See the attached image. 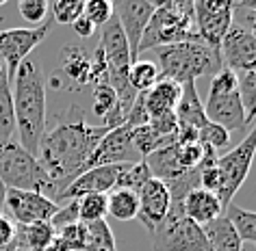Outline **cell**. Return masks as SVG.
Masks as SVG:
<instances>
[{"instance_id":"14","label":"cell","mask_w":256,"mask_h":251,"mask_svg":"<svg viewBox=\"0 0 256 251\" xmlns=\"http://www.w3.org/2000/svg\"><path fill=\"white\" fill-rule=\"evenodd\" d=\"M204 113H206L208 121L226 128L228 132H248V119L239 98V89H234V91H208Z\"/></svg>"},{"instance_id":"11","label":"cell","mask_w":256,"mask_h":251,"mask_svg":"<svg viewBox=\"0 0 256 251\" xmlns=\"http://www.w3.org/2000/svg\"><path fill=\"white\" fill-rule=\"evenodd\" d=\"M113 15L126 35V41L130 46L132 63L139 61V41L144 37V30L148 28L150 17L154 15L156 4L154 0H115Z\"/></svg>"},{"instance_id":"12","label":"cell","mask_w":256,"mask_h":251,"mask_svg":"<svg viewBox=\"0 0 256 251\" xmlns=\"http://www.w3.org/2000/svg\"><path fill=\"white\" fill-rule=\"evenodd\" d=\"M4 208L9 210L14 223L30 225V223L50 221L56 215V210H59V204H54L50 197L42 195V193H35V191L7 189Z\"/></svg>"},{"instance_id":"27","label":"cell","mask_w":256,"mask_h":251,"mask_svg":"<svg viewBox=\"0 0 256 251\" xmlns=\"http://www.w3.org/2000/svg\"><path fill=\"white\" fill-rule=\"evenodd\" d=\"M152 178V173L148 169V165L144 160L139 163H130V165H124L118 176V182H115V189H124V191H130V193H139L142 186L148 182Z\"/></svg>"},{"instance_id":"24","label":"cell","mask_w":256,"mask_h":251,"mask_svg":"<svg viewBox=\"0 0 256 251\" xmlns=\"http://www.w3.org/2000/svg\"><path fill=\"white\" fill-rule=\"evenodd\" d=\"M106 202H108V215L113 219H118V221H132V219H137V212H139L137 193L113 189L106 195Z\"/></svg>"},{"instance_id":"7","label":"cell","mask_w":256,"mask_h":251,"mask_svg":"<svg viewBox=\"0 0 256 251\" xmlns=\"http://www.w3.org/2000/svg\"><path fill=\"white\" fill-rule=\"evenodd\" d=\"M154 251H213L200 225L189 221L182 206L172 204L168 217L152 232Z\"/></svg>"},{"instance_id":"31","label":"cell","mask_w":256,"mask_h":251,"mask_svg":"<svg viewBox=\"0 0 256 251\" xmlns=\"http://www.w3.org/2000/svg\"><path fill=\"white\" fill-rule=\"evenodd\" d=\"M176 145H178V163L187 171L198 169L202 165V160L206 158V154L213 152L206 145H202L200 141H189V143H178L176 141Z\"/></svg>"},{"instance_id":"23","label":"cell","mask_w":256,"mask_h":251,"mask_svg":"<svg viewBox=\"0 0 256 251\" xmlns=\"http://www.w3.org/2000/svg\"><path fill=\"white\" fill-rule=\"evenodd\" d=\"M204 234L213 251H243V243L236 230L232 228V223L228 221L226 215L217 217L215 221H210L208 225H204Z\"/></svg>"},{"instance_id":"30","label":"cell","mask_w":256,"mask_h":251,"mask_svg":"<svg viewBox=\"0 0 256 251\" xmlns=\"http://www.w3.org/2000/svg\"><path fill=\"white\" fill-rule=\"evenodd\" d=\"M78 202V217H80V223H94V221H102L106 219L108 215V202H106V195H85Z\"/></svg>"},{"instance_id":"26","label":"cell","mask_w":256,"mask_h":251,"mask_svg":"<svg viewBox=\"0 0 256 251\" xmlns=\"http://www.w3.org/2000/svg\"><path fill=\"white\" fill-rule=\"evenodd\" d=\"M158 78H161V76H158L156 63L146 61V59L135 61L130 65V69H128V82H130L137 93H144V91H148V89H152L158 82Z\"/></svg>"},{"instance_id":"46","label":"cell","mask_w":256,"mask_h":251,"mask_svg":"<svg viewBox=\"0 0 256 251\" xmlns=\"http://www.w3.org/2000/svg\"><path fill=\"white\" fill-rule=\"evenodd\" d=\"M18 251H24V249H18Z\"/></svg>"},{"instance_id":"8","label":"cell","mask_w":256,"mask_h":251,"mask_svg":"<svg viewBox=\"0 0 256 251\" xmlns=\"http://www.w3.org/2000/svg\"><path fill=\"white\" fill-rule=\"evenodd\" d=\"M194 11L198 39L213 52L220 54L224 35L228 33L234 17V2H228V0H198V2H194Z\"/></svg>"},{"instance_id":"13","label":"cell","mask_w":256,"mask_h":251,"mask_svg":"<svg viewBox=\"0 0 256 251\" xmlns=\"http://www.w3.org/2000/svg\"><path fill=\"white\" fill-rule=\"evenodd\" d=\"M220 54L224 67L232 72H256V39L241 24H230L228 33L224 35Z\"/></svg>"},{"instance_id":"41","label":"cell","mask_w":256,"mask_h":251,"mask_svg":"<svg viewBox=\"0 0 256 251\" xmlns=\"http://www.w3.org/2000/svg\"><path fill=\"white\" fill-rule=\"evenodd\" d=\"M239 9V7H234V11ZM243 11V20H246V26H248V33L256 39V11H246V9H239ZM243 26V28H246Z\"/></svg>"},{"instance_id":"40","label":"cell","mask_w":256,"mask_h":251,"mask_svg":"<svg viewBox=\"0 0 256 251\" xmlns=\"http://www.w3.org/2000/svg\"><path fill=\"white\" fill-rule=\"evenodd\" d=\"M72 28H74V33H76V35L82 37V39H87V37H92V35L96 33V26H94V24L87 20L85 15L76 17V20L72 22Z\"/></svg>"},{"instance_id":"20","label":"cell","mask_w":256,"mask_h":251,"mask_svg":"<svg viewBox=\"0 0 256 251\" xmlns=\"http://www.w3.org/2000/svg\"><path fill=\"white\" fill-rule=\"evenodd\" d=\"M180 91H182L180 85L165 80V78H158L154 87L144 91V104H146V111H148L150 119L174 115L176 104L180 100Z\"/></svg>"},{"instance_id":"33","label":"cell","mask_w":256,"mask_h":251,"mask_svg":"<svg viewBox=\"0 0 256 251\" xmlns=\"http://www.w3.org/2000/svg\"><path fill=\"white\" fill-rule=\"evenodd\" d=\"M198 141L217 154L220 150H224V147H228V143H230V132L226 130V128H222V126L213 124V121H208V124L204 126L200 132H198Z\"/></svg>"},{"instance_id":"29","label":"cell","mask_w":256,"mask_h":251,"mask_svg":"<svg viewBox=\"0 0 256 251\" xmlns=\"http://www.w3.org/2000/svg\"><path fill=\"white\" fill-rule=\"evenodd\" d=\"M87 228V251H118L115 249V236L108 228L106 219L94 223H85Z\"/></svg>"},{"instance_id":"2","label":"cell","mask_w":256,"mask_h":251,"mask_svg":"<svg viewBox=\"0 0 256 251\" xmlns=\"http://www.w3.org/2000/svg\"><path fill=\"white\" fill-rule=\"evenodd\" d=\"M46 76L40 61L26 59L14 76L11 95L18 143L33 156H37L40 143L46 134Z\"/></svg>"},{"instance_id":"1","label":"cell","mask_w":256,"mask_h":251,"mask_svg":"<svg viewBox=\"0 0 256 251\" xmlns=\"http://www.w3.org/2000/svg\"><path fill=\"white\" fill-rule=\"evenodd\" d=\"M106 132L104 126H89L80 106H70L66 117H61L52 130H46L37 150V160L52 182L54 204L68 184L80 176L87 158Z\"/></svg>"},{"instance_id":"43","label":"cell","mask_w":256,"mask_h":251,"mask_svg":"<svg viewBox=\"0 0 256 251\" xmlns=\"http://www.w3.org/2000/svg\"><path fill=\"white\" fill-rule=\"evenodd\" d=\"M4 199H7V186L0 182V215H4Z\"/></svg>"},{"instance_id":"19","label":"cell","mask_w":256,"mask_h":251,"mask_svg":"<svg viewBox=\"0 0 256 251\" xmlns=\"http://www.w3.org/2000/svg\"><path fill=\"white\" fill-rule=\"evenodd\" d=\"M182 212L189 221L204 228V225H208L210 221H215L217 217L224 215V206L215 193L198 186V189L189 191L187 197L182 199Z\"/></svg>"},{"instance_id":"45","label":"cell","mask_w":256,"mask_h":251,"mask_svg":"<svg viewBox=\"0 0 256 251\" xmlns=\"http://www.w3.org/2000/svg\"><path fill=\"white\" fill-rule=\"evenodd\" d=\"M0 147H2V141H0Z\"/></svg>"},{"instance_id":"5","label":"cell","mask_w":256,"mask_h":251,"mask_svg":"<svg viewBox=\"0 0 256 251\" xmlns=\"http://www.w3.org/2000/svg\"><path fill=\"white\" fill-rule=\"evenodd\" d=\"M0 182L7 189L35 191L52 199V182L40 160L20 147L18 141H4L0 147Z\"/></svg>"},{"instance_id":"25","label":"cell","mask_w":256,"mask_h":251,"mask_svg":"<svg viewBox=\"0 0 256 251\" xmlns=\"http://www.w3.org/2000/svg\"><path fill=\"white\" fill-rule=\"evenodd\" d=\"M224 215H226L228 221L232 223V228L236 230L241 243H250L256 247V212L230 204L228 208L224 210Z\"/></svg>"},{"instance_id":"17","label":"cell","mask_w":256,"mask_h":251,"mask_svg":"<svg viewBox=\"0 0 256 251\" xmlns=\"http://www.w3.org/2000/svg\"><path fill=\"white\" fill-rule=\"evenodd\" d=\"M102 54L106 59L108 72H128L132 65V54H130V46L126 41V35L122 26L115 20V15L102 26L100 33V46Z\"/></svg>"},{"instance_id":"36","label":"cell","mask_w":256,"mask_h":251,"mask_svg":"<svg viewBox=\"0 0 256 251\" xmlns=\"http://www.w3.org/2000/svg\"><path fill=\"white\" fill-rule=\"evenodd\" d=\"M56 236L68 245L72 251H87V228L85 223H74L56 232Z\"/></svg>"},{"instance_id":"35","label":"cell","mask_w":256,"mask_h":251,"mask_svg":"<svg viewBox=\"0 0 256 251\" xmlns=\"http://www.w3.org/2000/svg\"><path fill=\"white\" fill-rule=\"evenodd\" d=\"M82 15H85L96 28L104 26L113 17V4L108 2V0H87L85 7H82Z\"/></svg>"},{"instance_id":"37","label":"cell","mask_w":256,"mask_h":251,"mask_svg":"<svg viewBox=\"0 0 256 251\" xmlns=\"http://www.w3.org/2000/svg\"><path fill=\"white\" fill-rule=\"evenodd\" d=\"M18 11L26 22L30 24H44L48 15V2L46 0H22L18 4Z\"/></svg>"},{"instance_id":"15","label":"cell","mask_w":256,"mask_h":251,"mask_svg":"<svg viewBox=\"0 0 256 251\" xmlns=\"http://www.w3.org/2000/svg\"><path fill=\"white\" fill-rule=\"evenodd\" d=\"M124 165H104V167H94L80 176H76L72 182L68 184V189L61 193L59 202H74V199H80L85 195H108L115 189V182H118V176Z\"/></svg>"},{"instance_id":"39","label":"cell","mask_w":256,"mask_h":251,"mask_svg":"<svg viewBox=\"0 0 256 251\" xmlns=\"http://www.w3.org/2000/svg\"><path fill=\"white\" fill-rule=\"evenodd\" d=\"M14 238H16V223L11 221V217L0 215V251H9Z\"/></svg>"},{"instance_id":"16","label":"cell","mask_w":256,"mask_h":251,"mask_svg":"<svg viewBox=\"0 0 256 251\" xmlns=\"http://www.w3.org/2000/svg\"><path fill=\"white\" fill-rule=\"evenodd\" d=\"M139 199V212L137 219L144 223V228L150 232L156 230V225L168 217L170 206H172V197H170V189L165 186L161 180L150 178L148 182L142 186V191L137 193Z\"/></svg>"},{"instance_id":"21","label":"cell","mask_w":256,"mask_h":251,"mask_svg":"<svg viewBox=\"0 0 256 251\" xmlns=\"http://www.w3.org/2000/svg\"><path fill=\"white\" fill-rule=\"evenodd\" d=\"M56 236L54 228L50 225V221L42 223H30V225H18L16 223V238L11 243L9 251H44L52 243V238Z\"/></svg>"},{"instance_id":"3","label":"cell","mask_w":256,"mask_h":251,"mask_svg":"<svg viewBox=\"0 0 256 251\" xmlns=\"http://www.w3.org/2000/svg\"><path fill=\"white\" fill-rule=\"evenodd\" d=\"M158 76L176 85L196 82L202 76H215L224 67L222 56L202 41H182L156 48Z\"/></svg>"},{"instance_id":"9","label":"cell","mask_w":256,"mask_h":251,"mask_svg":"<svg viewBox=\"0 0 256 251\" xmlns=\"http://www.w3.org/2000/svg\"><path fill=\"white\" fill-rule=\"evenodd\" d=\"M52 28V20L40 24L35 28H7L0 30V59L9 74V82H14L18 67L28 59V54L46 39Z\"/></svg>"},{"instance_id":"32","label":"cell","mask_w":256,"mask_h":251,"mask_svg":"<svg viewBox=\"0 0 256 251\" xmlns=\"http://www.w3.org/2000/svg\"><path fill=\"white\" fill-rule=\"evenodd\" d=\"M239 98L250 126L256 119V72H246L239 78Z\"/></svg>"},{"instance_id":"4","label":"cell","mask_w":256,"mask_h":251,"mask_svg":"<svg viewBox=\"0 0 256 251\" xmlns=\"http://www.w3.org/2000/svg\"><path fill=\"white\" fill-rule=\"evenodd\" d=\"M200 41L196 33V11L191 0H170L158 2L148 28L139 41V56L146 50H156L172 43Z\"/></svg>"},{"instance_id":"44","label":"cell","mask_w":256,"mask_h":251,"mask_svg":"<svg viewBox=\"0 0 256 251\" xmlns=\"http://www.w3.org/2000/svg\"><path fill=\"white\" fill-rule=\"evenodd\" d=\"M4 2H7V0H0V7H2V4H4Z\"/></svg>"},{"instance_id":"28","label":"cell","mask_w":256,"mask_h":251,"mask_svg":"<svg viewBox=\"0 0 256 251\" xmlns=\"http://www.w3.org/2000/svg\"><path fill=\"white\" fill-rule=\"evenodd\" d=\"M16 134V115H14V95L11 82H0V141H14Z\"/></svg>"},{"instance_id":"34","label":"cell","mask_w":256,"mask_h":251,"mask_svg":"<svg viewBox=\"0 0 256 251\" xmlns=\"http://www.w3.org/2000/svg\"><path fill=\"white\" fill-rule=\"evenodd\" d=\"M82 0H54L48 4V11H52V20L59 24H72L76 17L82 15Z\"/></svg>"},{"instance_id":"42","label":"cell","mask_w":256,"mask_h":251,"mask_svg":"<svg viewBox=\"0 0 256 251\" xmlns=\"http://www.w3.org/2000/svg\"><path fill=\"white\" fill-rule=\"evenodd\" d=\"M44 251H72V249H70L68 245L63 243L59 236H54V238H52V243H50V245H48V247L44 249Z\"/></svg>"},{"instance_id":"38","label":"cell","mask_w":256,"mask_h":251,"mask_svg":"<svg viewBox=\"0 0 256 251\" xmlns=\"http://www.w3.org/2000/svg\"><path fill=\"white\" fill-rule=\"evenodd\" d=\"M80 217H78V202H68V206H63V208L56 210V215L50 219V225L54 228V232H59L63 228H68V225H74L78 223Z\"/></svg>"},{"instance_id":"22","label":"cell","mask_w":256,"mask_h":251,"mask_svg":"<svg viewBox=\"0 0 256 251\" xmlns=\"http://www.w3.org/2000/svg\"><path fill=\"white\" fill-rule=\"evenodd\" d=\"M61 74L76 89L89 85V54L80 46H66L61 52Z\"/></svg>"},{"instance_id":"18","label":"cell","mask_w":256,"mask_h":251,"mask_svg":"<svg viewBox=\"0 0 256 251\" xmlns=\"http://www.w3.org/2000/svg\"><path fill=\"white\" fill-rule=\"evenodd\" d=\"M178 130H194L200 132L204 126L208 124L206 113H204V104L200 100V93H198L196 82H184L182 91H180V100L176 104L174 111Z\"/></svg>"},{"instance_id":"10","label":"cell","mask_w":256,"mask_h":251,"mask_svg":"<svg viewBox=\"0 0 256 251\" xmlns=\"http://www.w3.org/2000/svg\"><path fill=\"white\" fill-rule=\"evenodd\" d=\"M132 128L128 126H120L108 130L104 137L100 139V143L96 145V150L92 152V156L87 158L85 167L80 173H85L94 167H104V165H130V163H139L142 156L137 154L135 145H132V137H130Z\"/></svg>"},{"instance_id":"6","label":"cell","mask_w":256,"mask_h":251,"mask_svg":"<svg viewBox=\"0 0 256 251\" xmlns=\"http://www.w3.org/2000/svg\"><path fill=\"white\" fill-rule=\"evenodd\" d=\"M254 158H256V119L252 128L246 132L241 143L234 145L232 150H228L226 154H220L215 160L217 173H220V191H217V197H220L224 210L232 204V197L241 189V184L246 182Z\"/></svg>"}]
</instances>
